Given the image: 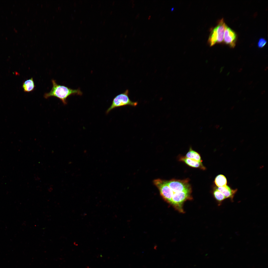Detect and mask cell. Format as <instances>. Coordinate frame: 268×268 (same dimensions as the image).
<instances>
[{"mask_svg": "<svg viewBox=\"0 0 268 268\" xmlns=\"http://www.w3.org/2000/svg\"><path fill=\"white\" fill-rule=\"evenodd\" d=\"M53 87L50 91L45 93L44 97L47 99L51 97H54L60 99L65 104L67 103V99L71 95H81L82 92L79 89H73L66 86L59 85L54 80H52Z\"/></svg>", "mask_w": 268, "mask_h": 268, "instance_id": "cell-1", "label": "cell"}, {"mask_svg": "<svg viewBox=\"0 0 268 268\" xmlns=\"http://www.w3.org/2000/svg\"><path fill=\"white\" fill-rule=\"evenodd\" d=\"M226 25L223 19L222 18L217 26L211 30L208 41L210 46L223 42Z\"/></svg>", "mask_w": 268, "mask_h": 268, "instance_id": "cell-2", "label": "cell"}, {"mask_svg": "<svg viewBox=\"0 0 268 268\" xmlns=\"http://www.w3.org/2000/svg\"><path fill=\"white\" fill-rule=\"evenodd\" d=\"M129 91L127 89L124 93L116 96L113 99L111 104L106 111V113H108L111 110L116 107L127 105L136 106L138 104L137 102L131 100L129 97Z\"/></svg>", "mask_w": 268, "mask_h": 268, "instance_id": "cell-3", "label": "cell"}, {"mask_svg": "<svg viewBox=\"0 0 268 268\" xmlns=\"http://www.w3.org/2000/svg\"><path fill=\"white\" fill-rule=\"evenodd\" d=\"M191 190L174 193L170 203L177 210L183 212V204L185 201L191 199Z\"/></svg>", "mask_w": 268, "mask_h": 268, "instance_id": "cell-4", "label": "cell"}, {"mask_svg": "<svg viewBox=\"0 0 268 268\" xmlns=\"http://www.w3.org/2000/svg\"><path fill=\"white\" fill-rule=\"evenodd\" d=\"M154 185L159 189L161 196L166 201L170 203L174 193L165 180L158 179L153 181Z\"/></svg>", "mask_w": 268, "mask_h": 268, "instance_id": "cell-5", "label": "cell"}, {"mask_svg": "<svg viewBox=\"0 0 268 268\" xmlns=\"http://www.w3.org/2000/svg\"><path fill=\"white\" fill-rule=\"evenodd\" d=\"M165 181L174 193L191 190L190 186L187 179L183 180L172 179Z\"/></svg>", "mask_w": 268, "mask_h": 268, "instance_id": "cell-6", "label": "cell"}, {"mask_svg": "<svg viewBox=\"0 0 268 268\" xmlns=\"http://www.w3.org/2000/svg\"><path fill=\"white\" fill-rule=\"evenodd\" d=\"M224 42L231 47L234 48L235 45L237 35L235 33L226 25L224 35Z\"/></svg>", "mask_w": 268, "mask_h": 268, "instance_id": "cell-7", "label": "cell"}, {"mask_svg": "<svg viewBox=\"0 0 268 268\" xmlns=\"http://www.w3.org/2000/svg\"><path fill=\"white\" fill-rule=\"evenodd\" d=\"M217 189L221 192L226 199H229L230 201L233 202L234 195L237 190L233 189L227 185L218 187Z\"/></svg>", "mask_w": 268, "mask_h": 268, "instance_id": "cell-8", "label": "cell"}, {"mask_svg": "<svg viewBox=\"0 0 268 268\" xmlns=\"http://www.w3.org/2000/svg\"><path fill=\"white\" fill-rule=\"evenodd\" d=\"M180 160L184 162L190 167L195 168H200L204 169L205 168L201 162L188 158L186 157H181L180 159Z\"/></svg>", "mask_w": 268, "mask_h": 268, "instance_id": "cell-9", "label": "cell"}, {"mask_svg": "<svg viewBox=\"0 0 268 268\" xmlns=\"http://www.w3.org/2000/svg\"><path fill=\"white\" fill-rule=\"evenodd\" d=\"M22 87L25 92H30L33 91L35 87L33 78H31L25 81L23 83Z\"/></svg>", "mask_w": 268, "mask_h": 268, "instance_id": "cell-10", "label": "cell"}, {"mask_svg": "<svg viewBox=\"0 0 268 268\" xmlns=\"http://www.w3.org/2000/svg\"><path fill=\"white\" fill-rule=\"evenodd\" d=\"M186 157L197 161L201 162L202 161L200 154L190 147L186 155Z\"/></svg>", "mask_w": 268, "mask_h": 268, "instance_id": "cell-11", "label": "cell"}, {"mask_svg": "<svg viewBox=\"0 0 268 268\" xmlns=\"http://www.w3.org/2000/svg\"><path fill=\"white\" fill-rule=\"evenodd\" d=\"M214 182L215 184L218 187L226 185L227 183L226 178L222 174L218 175L216 177Z\"/></svg>", "mask_w": 268, "mask_h": 268, "instance_id": "cell-12", "label": "cell"}, {"mask_svg": "<svg viewBox=\"0 0 268 268\" xmlns=\"http://www.w3.org/2000/svg\"><path fill=\"white\" fill-rule=\"evenodd\" d=\"M213 194L215 198L218 202L219 206L222 205L223 201L226 199L223 194L217 189L214 191Z\"/></svg>", "mask_w": 268, "mask_h": 268, "instance_id": "cell-13", "label": "cell"}, {"mask_svg": "<svg viewBox=\"0 0 268 268\" xmlns=\"http://www.w3.org/2000/svg\"><path fill=\"white\" fill-rule=\"evenodd\" d=\"M267 42V41L265 39L263 38H261L258 42V46L259 48H263L266 45Z\"/></svg>", "mask_w": 268, "mask_h": 268, "instance_id": "cell-14", "label": "cell"}, {"mask_svg": "<svg viewBox=\"0 0 268 268\" xmlns=\"http://www.w3.org/2000/svg\"><path fill=\"white\" fill-rule=\"evenodd\" d=\"M259 109H256V110H255V113H256V112H258V111H259Z\"/></svg>", "mask_w": 268, "mask_h": 268, "instance_id": "cell-15", "label": "cell"}, {"mask_svg": "<svg viewBox=\"0 0 268 268\" xmlns=\"http://www.w3.org/2000/svg\"><path fill=\"white\" fill-rule=\"evenodd\" d=\"M244 140L243 139H242L240 141V142H242L244 141Z\"/></svg>", "mask_w": 268, "mask_h": 268, "instance_id": "cell-16", "label": "cell"}, {"mask_svg": "<svg viewBox=\"0 0 268 268\" xmlns=\"http://www.w3.org/2000/svg\"><path fill=\"white\" fill-rule=\"evenodd\" d=\"M234 106H233L232 107H231V110H232L234 108Z\"/></svg>", "mask_w": 268, "mask_h": 268, "instance_id": "cell-17", "label": "cell"}, {"mask_svg": "<svg viewBox=\"0 0 268 268\" xmlns=\"http://www.w3.org/2000/svg\"><path fill=\"white\" fill-rule=\"evenodd\" d=\"M257 119H255L254 120V121H253V122H256L257 121Z\"/></svg>", "mask_w": 268, "mask_h": 268, "instance_id": "cell-18", "label": "cell"}, {"mask_svg": "<svg viewBox=\"0 0 268 268\" xmlns=\"http://www.w3.org/2000/svg\"><path fill=\"white\" fill-rule=\"evenodd\" d=\"M265 115V113L263 114L262 115V117H263Z\"/></svg>", "mask_w": 268, "mask_h": 268, "instance_id": "cell-19", "label": "cell"}, {"mask_svg": "<svg viewBox=\"0 0 268 268\" xmlns=\"http://www.w3.org/2000/svg\"><path fill=\"white\" fill-rule=\"evenodd\" d=\"M235 135V134H233V135H232V136L231 137H234V136Z\"/></svg>", "mask_w": 268, "mask_h": 268, "instance_id": "cell-20", "label": "cell"}, {"mask_svg": "<svg viewBox=\"0 0 268 268\" xmlns=\"http://www.w3.org/2000/svg\"><path fill=\"white\" fill-rule=\"evenodd\" d=\"M258 114H256V115H255V117L257 116H258Z\"/></svg>", "mask_w": 268, "mask_h": 268, "instance_id": "cell-21", "label": "cell"}, {"mask_svg": "<svg viewBox=\"0 0 268 268\" xmlns=\"http://www.w3.org/2000/svg\"><path fill=\"white\" fill-rule=\"evenodd\" d=\"M226 109H226H226H224V110H223V111H226Z\"/></svg>", "mask_w": 268, "mask_h": 268, "instance_id": "cell-22", "label": "cell"}, {"mask_svg": "<svg viewBox=\"0 0 268 268\" xmlns=\"http://www.w3.org/2000/svg\"><path fill=\"white\" fill-rule=\"evenodd\" d=\"M256 137V136H254V137H253V139H255V138Z\"/></svg>", "mask_w": 268, "mask_h": 268, "instance_id": "cell-23", "label": "cell"}, {"mask_svg": "<svg viewBox=\"0 0 268 268\" xmlns=\"http://www.w3.org/2000/svg\"><path fill=\"white\" fill-rule=\"evenodd\" d=\"M232 128H231V129H230V130H229V131H232Z\"/></svg>", "mask_w": 268, "mask_h": 268, "instance_id": "cell-24", "label": "cell"}, {"mask_svg": "<svg viewBox=\"0 0 268 268\" xmlns=\"http://www.w3.org/2000/svg\"><path fill=\"white\" fill-rule=\"evenodd\" d=\"M242 134V133H239V135H241V134Z\"/></svg>", "mask_w": 268, "mask_h": 268, "instance_id": "cell-25", "label": "cell"}, {"mask_svg": "<svg viewBox=\"0 0 268 268\" xmlns=\"http://www.w3.org/2000/svg\"><path fill=\"white\" fill-rule=\"evenodd\" d=\"M261 123H259V124H258V125H261Z\"/></svg>", "mask_w": 268, "mask_h": 268, "instance_id": "cell-26", "label": "cell"}, {"mask_svg": "<svg viewBox=\"0 0 268 268\" xmlns=\"http://www.w3.org/2000/svg\"><path fill=\"white\" fill-rule=\"evenodd\" d=\"M150 16H149V18H150Z\"/></svg>", "mask_w": 268, "mask_h": 268, "instance_id": "cell-27", "label": "cell"}]
</instances>
